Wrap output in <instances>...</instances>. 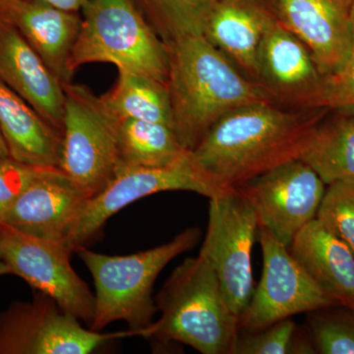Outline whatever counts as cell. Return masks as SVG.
<instances>
[{
	"label": "cell",
	"mask_w": 354,
	"mask_h": 354,
	"mask_svg": "<svg viewBox=\"0 0 354 354\" xmlns=\"http://www.w3.org/2000/svg\"><path fill=\"white\" fill-rule=\"evenodd\" d=\"M172 130L193 151L214 125L235 109L272 102L203 35L165 44Z\"/></svg>",
	"instance_id": "7a4b0ae2"
},
{
	"label": "cell",
	"mask_w": 354,
	"mask_h": 354,
	"mask_svg": "<svg viewBox=\"0 0 354 354\" xmlns=\"http://www.w3.org/2000/svg\"><path fill=\"white\" fill-rule=\"evenodd\" d=\"M325 106L354 109V4L351 50L344 66L333 75L325 77Z\"/></svg>",
	"instance_id": "f1b7e54d"
},
{
	"label": "cell",
	"mask_w": 354,
	"mask_h": 354,
	"mask_svg": "<svg viewBox=\"0 0 354 354\" xmlns=\"http://www.w3.org/2000/svg\"><path fill=\"white\" fill-rule=\"evenodd\" d=\"M132 335L131 330L104 334L86 329L39 291L31 302H14L0 313V354H88Z\"/></svg>",
	"instance_id": "ba28073f"
},
{
	"label": "cell",
	"mask_w": 354,
	"mask_h": 354,
	"mask_svg": "<svg viewBox=\"0 0 354 354\" xmlns=\"http://www.w3.org/2000/svg\"><path fill=\"white\" fill-rule=\"evenodd\" d=\"M259 84L274 104L291 109L325 106V76L302 41L277 20L258 48Z\"/></svg>",
	"instance_id": "4fadbf2b"
},
{
	"label": "cell",
	"mask_w": 354,
	"mask_h": 354,
	"mask_svg": "<svg viewBox=\"0 0 354 354\" xmlns=\"http://www.w3.org/2000/svg\"><path fill=\"white\" fill-rule=\"evenodd\" d=\"M288 250L335 304L354 307V252L320 221L307 223Z\"/></svg>",
	"instance_id": "d6986e66"
},
{
	"label": "cell",
	"mask_w": 354,
	"mask_h": 354,
	"mask_svg": "<svg viewBox=\"0 0 354 354\" xmlns=\"http://www.w3.org/2000/svg\"><path fill=\"white\" fill-rule=\"evenodd\" d=\"M91 197L59 169H46L18 195L2 225L64 246Z\"/></svg>",
	"instance_id": "5bb4252c"
},
{
	"label": "cell",
	"mask_w": 354,
	"mask_h": 354,
	"mask_svg": "<svg viewBox=\"0 0 354 354\" xmlns=\"http://www.w3.org/2000/svg\"><path fill=\"white\" fill-rule=\"evenodd\" d=\"M263 272L259 285L239 317V330L256 332L297 314L337 304L310 278L288 247L259 227Z\"/></svg>",
	"instance_id": "30bf717a"
},
{
	"label": "cell",
	"mask_w": 354,
	"mask_h": 354,
	"mask_svg": "<svg viewBox=\"0 0 354 354\" xmlns=\"http://www.w3.org/2000/svg\"><path fill=\"white\" fill-rule=\"evenodd\" d=\"M104 114L113 129L120 165L142 167H169L176 164L191 152L183 148L176 133L167 125L116 118Z\"/></svg>",
	"instance_id": "7402d4cb"
},
{
	"label": "cell",
	"mask_w": 354,
	"mask_h": 354,
	"mask_svg": "<svg viewBox=\"0 0 354 354\" xmlns=\"http://www.w3.org/2000/svg\"><path fill=\"white\" fill-rule=\"evenodd\" d=\"M327 109H291L272 102L248 104L223 116L191 153L216 188L239 187L299 160Z\"/></svg>",
	"instance_id": "6da1fadb"
},
{
	"label": "cell",
	"mask_w": 354,
	"mask_h": 354,
	"mask_svg": "<svg viewBox=\"0 0 354 354\" xmlns=\"http://www.w3.org/2000/svg\"><path fill=\"white\" fill-rule=\"evenodd\" d=\"M297 332V325L290 318L256 332L242 333L232 354L295 353Z\"/></svg>",
	"instance_id": "4316f807"
},
{
	"label": "cell",
	"mask_w": 354,
	"mask_h": 354,
	"mask_svg": "<svg viewBox=\"0 0 354 354\" xmlns=\"http://www.w3.org/2000/svg\"><path fill=\"white\" fill-rule=\"evenodd\" d=\"M155 302L160 319L137 335L186 344L202 354H232L239 335V316L202 256L187 258L176 267Z\"/></svg>",
	"instance_id": "3957f363"
},
{
	"label": "cell",
	"mask_w": 354,
	"mask_h": 354,
	"mask_svg": "<svg viewBox=\"0 0 354 354\" xmlns=\"http://www.w3.org/2000/svg\"><path fill=\"white\" fill-rule=\"evenodd\" d=\"M37 1L46 2L64 10L80 12L88 0H37Z\"/></svg>",
	"instance_id": "f546056e"
},
{
	"label": "cell",
	"mask_w": 354,
	"mask_h": 354,
	"mask_svg": "<svg viewBox=\"0 0 354 354\" xmlns=\"http://www.w3.org/2000/svg\"><path fill=\"white\" fill-rule=\"evenodd\" d=\"M10 158L8 148H7L6 141H4L3 136H2V133L0 131V160H2V158Z\"/></svg>",
	"instance_id": "4dcf8cb0"
},
{
	"label": "cell",
	"mask_w": 354,
	"mask_h": 354,
	"mask_svg": "<svg viewBox=\"0 0 354 354\" xmlns=\"http://www.w3.org/2000/svg\"><path fill=\"white\" fill-rule=\"evenodd\" d=\"M316 218L354 252V181L328 185Z\"/></svg>",
	"instance_id": "484cf974"
},
{
	"label": "cell",
	"mask_w": 354,
	"mask_h": 354,
	"mask_svg": "<svg viewBox=\"0 0 354 354\" xmlns=\"http://www.w3.org/2000/svg\"><path fill=\"white\" fill-rule=\"evenodd\" d=\"M167 191H191L209 199L223 190L216 188L205 176L191 152L169 167L120 165L106 187L88 199L72 225L64 246L70 252H75L94 239L114 214L142 198Z\"/></svg>",
	"instance_id": "52a82bcc"
},
{
	"label": "cell",
	"mask_w": 354,
	"mask_h": 354,
	"mask_svg": "<svg viewBox=\"0 0 354 354\" xmlns=\"http://www.w3.org/2000/svg\"><path fill=\"white\" fill-rule=\"evenodd\" d=\"M104 113L116 118L160 123L172 129V114L167 84L151 77L118 71L108 93L97 97Z\"/></svg>",
	"instance_id": "603a6c76"
},
{
	"label": "cell",
	"mask_w": 354,
	"mask_h": 354,
	"mask_svg": "<svg viewBox=\"0 0 354 354\" xmlns=\"http://www.w3.org/2000/svg\"><path fill=\"white\" fill-rule=\"evenodd\" d=\"M259 221L237 188L209 198V223L199 255L213 268L232 311L239 317L254 291L252 251Z\"/></svg>",
	"instance_id": "8992f818"
},
{
	"label": "cell",
	"mask_w": 354,
	"mask_h": 354,
	"mask_svg": "<svg viewBox=\"0 0 354 354\" xmlns=\"http://www.w3.org/2000/svg\"><path fill=\"white\" fill-rule=\"evenodd\" d=\"M307 314V329L317 353L354 354V307L334 304Z\"/></svg>",
	"instance_id": "d4e9b609"
},
{
	"label": "cell",
	"mask_w": 354,
	"mask_h": 354,
	"mask_svg": "<svg viewBox=\"0 0 354 354\" xmlns=\"http://www.w3.org/2000/svg\"><path fill=\"white\" fill-rule=\"evenodd\" d=\"M0 81L62 133L65 93L62 81L46 66L22 35L1 18Z\"/></svg>",
	"instance_id": "e0dca14e"
},
{
	"label": "cell",
	"mask_w": 354,
	"mask_h": 354,
	"mask_svg": "<svg viewBox=\"0 0 354 354\" xmlns=\"http://www.w3.org/2000/svg\"><path fill=\"white\" fill-rule=\"evenodd\" d=\"M201 235L199 227L187 228L167 243L131 255H106L85 246L77 249L95 283L90 329L100 332L109 324L123 321L137 335L150 326L158 311L153 298L156 279L174 258L196 245Z\"/></svg>",
	"instance_id": "277c9868"
},
{
	"label": "cell",
	"mask_w": 354,
	"mask_h": 354,
	"mask_svg": "<svg viewBox=\"0 0 354 354\" xmlns=\"http://www.w3.org/2000/svg\"><path fill=\"white\" fill-rule=\"evenodd\" d=\"M235 188L252 205L259 227L288 247L295 235L316 218L326 184L309 165L295 160Z\"/></svg>",
	"instance_id": "7c38bea8"
},
{
	"label": "cell",
	"mask_w": 354,
	"mask_h": 354,
	"mask_svg": "<svg viewBox=\"0 0 354 354\" xmlns=\"http://www.w3.org/2000/svg\"><path fill=\"white\" fill-rule=\"evenodd\" d=\"M0 131L12 160L37 169H59L62 133L1 81Z\"/></svg>",
	"instance_id": "ffe728a7"
},
{
	"label": "cell",
	"mask_w": 354,
	"mask_h": 354,
	"mask_svg": "<svg viewBox=\"0 0 354 354\" xmlns=\"http://www.w3.org/2000/svg\"><path fill=\"white\" fill-rule=\"evenodd\" d=\"M10 274V270H9L8 266H7L6 261L2 257L1 251H0V276L3 274Z\"/></svg>",
	"instance_id": "1f68e13d"
},
{
	"label": "cell",
	"mask_w": 354,
	"mask_h": 354,
	"mask_svg": "<svg viewBox=\"0 0 354 354\" xmlns=\"http://www.w3.org/2000/svg\"><path fill=\"white\" fill-rule=\"evenodd\" d=\"M0 18L22 35L62 84L72 82L70 57L82 24L79 12L37 0H0Z\"/></svg>",
	"instance_id": "2e32d148"
},
{
	"label": "cell",
	"mask_w": 354,
	"mask_h": 354,
	"mask_svg": "<svg viewBox=\"0 0 354 354\" xmlns=\"http://www.w3.org/2000/svg\"><path fill=\"white\" fill-rule=\"evenodd\" d=\"M279 19L276 0H216L203 36L256 82L258 48Z\"/></svg>",
	"instance_id": "ac0fdd59"
},
{
	"label": "cell",
	"mask_w": 354,
	"mask_h": 354,
	"mask_svg": "<svg viewBox=\"0 0 354 354\" xmlns=\"http://www.w3.org/2000/svg\"><path fill=\"white\" fill-rule=\"evenodd\" d=\"M70 57L75 72L88 64H111L118 71L167 84L169 62L164 41L132 0H88Z\"/></svg>",
	"instance_id": "5b68a950"
},
{
	"label": "cell",
	"mask_w": 354,
	"mask_h": 354,
	"mask_svg": "<svg viewBox=\"0 0 354 354\" xmlns=\"http://www.w3.org/2000/svg\"><path fill=\"white\" fill-rule=\"evenodd\" d=\"M62 85L65 111L59 169L93 197L115 176L120 153L97 95L86 86Z\"/></svg>",
	"instance_id": "9c48e42d"
},
{
	"label": "cell",
	"mask_w": 354,
	"mask_h": 354,
	"mask_svg": "<svg viewBox=\"0 0 354 354\" xmlns=\"http://www.w3.org/2000/svg\"><path fill=\"white\" fill-rule=\"evenodd\" d=\"M46 169H37L11 158L0 160V225L18 195Z\"/></svg>",
	"instance_id": "83f0119b"
},
{
	"label": "cell",
	"mask_w": 354,
	"mask_h": 354,
	"mask_svg": "<svg viewBox=\"0 0 354 354\" xmlns=\"http://www.w3.org/2000/svg\"><path fill=\"white\" fill-rule=\"evenodd\" d=\"M164 44L203 35L216 0H132Z\"/></svg>",
	"instance_id": "cb8c5ba5"
},
{
	"label": "cell",
	"mask_w": 354,
	"mask_h": 354,
	"mask_svg": "<svg viewBox=\"0 0 354 354\" xmlns=\"http://www.w3.org/2000/svg\"><path fill=\"white\" fill-rule=\"evenodd\" d=\"M299 160L326 185L354 181V109L328 108L310 133Z\"/></svg>",
	"instance_id": "44dd1931"
},
{
	"label": "cell",
	"mask_w": 354,
	"mask_h": 354,
	"mask_svg": "<svg viewBox=\"0 0 354 354\" xmlns=\"http://www.w3.org/2000/svg\"><path fill=\"white\" fill-rule=\"evenodd\" d=\"M0 251L10 274L53 298L79 320L92 324L95 295L72 267V253L66 247L0 225Z\"/></svg>",
	"instance_id": "8fae6325"
},
{
	"label": "cell",
	"mask_w": 354,
	"mask_h": 354,
	"mask_svg": "<svg viewBox=\"0 0 354 354\" xmlns=\"http://www.w3.org/2000/svg\"><path fill=\"white\" fill-rule=\"evenodd\" d=\"M281 24L304 43L324 76L346 64L354 0H276Z\"/></svg>",
	"instance_id": "9a60e30c"
}]
</instances>
